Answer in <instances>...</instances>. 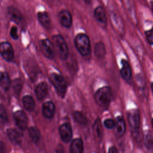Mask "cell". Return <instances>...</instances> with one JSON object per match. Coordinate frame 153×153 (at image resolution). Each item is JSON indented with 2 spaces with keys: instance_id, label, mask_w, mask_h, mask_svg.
Instances as JSON below:
<instances>
[{
  "instance_id": "obj_3",
  "label": "cell",
  "mask_w": 153,
  "mask_h": 153,
  "mask_svg": "<svg viewBox=\"0 0 153 153\" xmlns=\"http://www.w3.org/2000/svg\"><path fill=\"white\" fill-rule=\"evenodd\" d=\"M53 45L54 50H56L60 59L65 60L67 59L69 54L68 47L67 44L60 35H56L52 37Z\"/></svg>"
},
{
  "instance_id": "obj_10",
  "label": "cell",
  "mask_w": 153,
  "mask_h": 153,
  "mask_svg": "<svg viewBox=\"0 0 153 153\" xmlns=\"http://www.w3.org/2000/svg\"><path fill=\"white\" fill-rule=\"evenodd\" d=\"M58 19L61 25L65 27H69L72 25V16L68 10H61L58 14Z\"/></svg>"
},
{
  "instance_id": "obj_4",
  "label": "cell",
  "mask_w": 153,
  "mask_h": 153,
  "mask_svg": "<svg viewBox=\"0 0 153 153\" xmlns=\"http://www.w3.org/2000/svg\"><path fill=\"white\" fill-rule=\"evenodd\" d=\"M50 79L52 84L59 93L61 94L65 93L67 88V85L62 76L56 73H52L50 74Z\"/></svg>"
},
{
  "instance_id": "obj_7",
  "label": "cell",
  "mask_w": 153,
  "mask_h": 153,
  "mask_svg": "<svg viewBox=\"0 0 153 153\" xmlns=\"http://www.w3.org/2000/svg\"><path fill=\"white\" fill-rule=\"evenodd\" d=\"M14 121L17 127L22 130H25L27 127V117L26 114L22 111H16L13 114Z\"/></svg>"
},
{
  "instance_id": "obj_33",
  "label": "cell",
  "mask_w": 153,
  "mask_h": 153,
  "mask_svg": "<svg viewBox=\"0 0 153 153\" xmlns=\"http://www.w3.org/2000/svg\"><path fill=\"white\" fill-rule=\"evenodd\" d=\"M0 153H5V146L2 141H0Z\"/></svg>"
},
{
  "instance_id": "obj_12",
  "label": "cell",
  "mask_w": 153,
  "mask_h": 153,
  "mask_svg": "<svg viewBox=\"0 0 153 153\" xmlns=\"http://www.w3.org/2000/svg\"><path fill=\"white\" fill-rule=\"evenodd\" d=\"M42 112L46 118H51L55 112V106L52 102H46L42 106Z\"/></svg>"
},
{
  "instance_id": "obj_16",
  "label": "cell",
  "mask_w": 153,
  "mask_h": 153,
  "mask_svg": "<svg viewBox=\"0 0 153 153\" xmlns=\"http://www.w3.org/2000/svg\"><path fill=\"white\" fill-rule=\"evenodd\" d=\"M70 153H83V142L81 139L73 140L70 146Z\"/></svg>"
},
{
  "instance_id": "obj_9",
  "label": "cell",
  "mask_w": 153,
  "mask_h": 153,
  "mask_svg": "<svg viewBox=\"0 0 153 153\" xmlns=\"http://www.w3.org/2000/svg\"><path fill=\"white\" fill-rule=\"evenodd\" d=\"M59 133L62 140L66 143L69 142L72 136V131L69 123H64L59 127Z\"/></svg>"
},
{
  "instance_id": "obj_36",
  "label": "cell",
  "mask_w": 153,
  "mask_h": 153,
  "mask_svg": "<svg viewBox=\"0 0 153 153\" xmlns=\"http://www.w3.org/2000/svg\"><path fill=\"white\" fill-rule=\"evenodd\" d=\"M152 126H153V119L152 120Z\"/></svg>"
},
{
  "instance_id": "obj_15",
  "label": "cell",
  "mask_w": 153,
  "mask_h": 153,
  "mask_svg": "<svg viewBox=\"0 0 153 153\" xmlns=\"http://www.w3.org/2000/svg\"><path fill=\"white\" fill-rule=\"evenodd\" d=\"M121 64L122 68L121 69V75L125 80L128 81L130 79L131 77V69L130 66L127 60L125 59L121 60Z\"/></svg>"
},
{
  "instance_id": "obj_25",
  "label": "cell",
  "mask_w": 153,
  "mask_h": 153,
  "mask_svg": "<svg viewBox=\"0 0 153 153\" xmlns=\"http://www.w3.org/2000/svg\"><path fill=\"white\" fill-rule=\"evenodd\" d=\"M22 85H23L22 81L19 78L15 79L13 81L12 87H13V88L14 92L16 93V94L17 95L20 94V93L21 92V90H22Z\"/></svg>"
},
{
  "instance_id": "obj_30",
  "label": "cell",
  "mask_w": 153,
  "mask_h": 153,
  "mask_svg": "<svg viewBox=\"0 0 153 153\" xmlns=\"http://www.w3.org/2000/svg\"><path fill=\"white\" fill-rule=\"evenodd\" d=\"M145 36L148 42L150 44L153 45V27L145 32Z\"/></svg>"
},
{
  "instance_id": "obj_2",
  "label": "cell",
  "mask_w": 153,
  "mask_h": 153,
  "mask_svg": "<svg viewBox=\"0 0 153 153\" xmlns=\"http://www.w3.org/2000/svg\"><path fill=\"white\" fill-rule=\"evenodd\" d=\"M74 44L78 52L83 56L90 53L91 46L88 36L85 33H78L75 38Z\"/></svg>"
},
{
  "instance_id": "obj_26",
  "label": "cell",
  "mask_w": 153,
  "mask_h": 153,
  "mask_svg": "<svg viewBox=\"0 0 153 153\" xmlns=\"http://www.w3.org/2000/svg\"><path fill=\"white\" fill-rule=\"evenodd\" d=\"M94 133L97 137H101L102 134V126L99 119H97L94 124Z\"/></svg>"
},
{
  "instance_id": "obj_23",
  "label": "cell",
  "mask_w": 153,
  "mask_h": 153,
  "mask_svg": "<svg viewBox=\"0 0 153 153\" xmlns=\"http://www.w3.org/2000/svg\"><path fill=\"white\" fill-rule=\"evenodd\" d=\"M74 117L75 120L81 125H85L88 123V120L85 116L79 111H76L74 113Z\"/></svg>"
},
{
  "instance_id": "obj_31",
  "label": "cell",
  "mask_w": 153,
  "mask_h": 153,
  "mask_svg": "<svg viewBox=\"0 0 153 153\" xmlns=\"http://www.w3.org/2000/svg\"><path fill=\"white\" fill-rule=\"evenodd\" d=\"M10 35L14 39H17L18 38L17 34V28L16 26H13L10 29Z\"/></svg>"
},
{
  "instance_id": "obj_6",
  "label": "cell",
  "mask_w": 153,
  "mask_h": 153,
  "mask_svg": "<svg viewBox=\"0 0 153 153\" xmlns=\"http://www.w3.org/2000/svg\"><path fill=\"white\" fill-rule=\"evenodd\" d=\"M39 46L43 54L48 59H53L55 55L54 46L48 39H41L39 41Z\"/></svg>"
},
{
  "instance_id": "obj_1",
  "label": "cell",
  "mask_w": 153,
  "mask_h": 153,
  "mask_svg": "<svg viewBox=\"0 0 153 153\" xmlns=\"http://www.w3.org/2000/svg\"><path fill=\"white\" fill-rule=\"evenodd\" d=\"M112 98V90L109 86H105L97 90L94 94V100L97 105L102 107H107Z\"/></svg>"
},
{
  "instance_id": "obj_22",
  "label": "cell",
  "mask_w": 153,
  "mask_h": 153,
  "mask_svg": "<svg viewBox=\"0 0 153 153\" xmlns=\"http://www.w3.org/2000/svg\"><path fill=\"white\" fill-rule=\"evenodd\" d=\"M94 54L97 58H103L106 54V48L102 42H97L94 47Z\"/></svg>"
},
{
  "instance_id": "obj_24",
  "label": "cell",
  "mask_w": 153,
  "mask_h": 153,
  "mask_svg": "<svg viewBox=\"0 0 153 153\" xmlns=\"http://www.w3.org/2000/svg\"><path fill=\"white\" fill-rule=\"evenodd\" d=\"M29 136L33 142H36L40 137V133L39 130L34 127H30L29 128Z\"/></svg>"
},
{
  "instance_id": "obj_21",
  "label": "cell",
  "mask_w": 153,
  "mask_h": 153,
  "mask_svg": "<svg viewBox=\"0 0 153 153\" xmlns=\"http://www.w3.org/2000/svg\"><path fill=\"white\" fill-rule=\"evenodd\" d=\"M23 104L25 108L28 111H32L35 106V101L32 96L26 95L23 98Z\"/></svg>"
},
{
  "instance_id": "obj_32",
  "label": "cell",
  "mask_w": 153,
  "mask_h": 153,
  "mask_svg": "<svg viewBox=\"0 0 153 153\" xmlns=\"http://www.w3.org/2000/svg\"><path fill=\"white\" fill-rule=\"evenodd\" d=\"M108 153H118V151L115 146H111L109 148Z\"/></svg>"
},
{
  "instance_id": "obj_17",
  "label": "cell",
  "mask_w": 153,
  "mask_h": 153,
  "mask_svg": "<svg viewBox=\"0 0 153 153\" xmlns=\"http://www.w3.org/2000/svg\"><path fill=\"white\" fill-rule=\"evenodd\" d=\"M94 15L97 21L102 24L106 23V16L104 8L102 6L97 7L94 11Z\"/></svg>"
},
{
  "instance_id": "obj_29",
  "label": "cell",
  "mask_w": 153,
  "mask_h": 153,
  "mask_svg": "<svg viewBox=\"0 0 153 153\" xmlns=\"http://www.w3.org/2000/svg\"><path fill=\"white\" fill-rule=\"evenodd\" d=\"M103 125L108 129H112L115 127V121L111 118L106 119L103 121Z\"/></svg>"
},
{
  "instance_id": "obj_27",
  "label": "cell",
  "mask_w": 153,
  "mask_h": 153,
  "mask_svg": "<svg viewBox=\"0 0 153 153\" xmlns=\"http://www.w3.org/2000/svg\"><path fill=\"white\" fill-rule=\"evenodd\" d=\"M8 121L7 114L4 106L0 104V123H5Z\"/></svg>"
},
{
  "instance_id": "obj_19",
  "label": "cell",
  "mask_w": 153,
  "mask_h": 153,
  "mask_svg": "<svg viewBox=\"0 0 153 153\" xmlns=\"http://www.w3.org/2000/svg\"><path fill=\"white\" fill-rule=\"evenodd\" d=\"M38 18L40 23L46 29L51 27V20L48 14L46 12H39L38 13Z\"/></svg>"
},
{
  "instance_id": "obj_20",
  "label": "cell",
  "mask_w": 153,
  "mask_h": 153,
  "mask_svg": "<svg viewBox=\"0 0 153 153\" xmlns=\"http://www.w3.org/2000/svg\"><path fill=\"white\" fill-rule=\"evenodd\" d=\"M0 85L1 87L7 91L10 87V80L9 76L6 72H0Z\"/></svg>"
},
{
  "instance_id": "obj_8",
  "label": "cell",
  "mask_w": 153,
  "mask_h": 153,
  "mask_svg": "<svg viewBox=\"0 0 153 153\" xmlns=\"http://www.w3.org/2000/svg\"><path fill=\"white\" fill-rule=\"evenodd\" d=\"M0 54L5 60L11 61L14 56V51L11 45L8 42L0 43Z\"/></svg>"
},
{
  "instance_id": "obj_14",
  "label": "cell",
  "mask_w": 153,
  "mask_h": 153,
  "mask_svg": "<svg viewBox=\"0 0 153 153\" xmlns=\"http://www.w3.org/2000/svg\"><path fill=\"white\" fill-rule=\"evenodd\" d=\"M7 135L8 136L9 139L16 145L20 143L22 141V134L18 131L17 130L14 128H8L7 131Z\"/></svg>"
},
{
  "instance_id": "obj_11",
  "label": "cell",
  "mask_w": 153,
  "mask_h": 153,
  "mask_svg": "<svg viewBox=\"0 0 153 153\" xmlns=\"http://www.w3.org/2000/svg\"><path fill=\"white\" fill-rule=\"evenodd\" d=\"M114 131L116 135L118 137L122 136L126 131V123L123 117L119 116L117 117L115 121Z\"/></svg>"
},
{
  "instance_id": "obj_35",
  "label": "cell",
  "mask_w": 153,
  "mask_h": 153,
  "mask_svg": "<svg viewBox=\"0 0 153 153\" xmlns=\"http://www.w3.org/2000/svg\"><path fill=\"white\" fill-rule=\"evenodd\" d=\"M151 7H152V10H153V1H152L151 2Z\"/></svg>"
},
{
  "instance_id": "obj_13",
  "label": "cell",
  "mask_w": 153,
  "mask_h": 153,
  "mask_svg": "<svg viewBox=\"0 0 153 153\" xmlns=\"http://www.w3.org/2000/svg\"><path fill=\"white\" fill-rule=\"evenodd\" d=\"M35 93L36 97L39 100L44 99L48 93V85L45 82L39 83L35 87Z\"/></svg>"
},
{
  "instance_id": "obj_28",
  "label": "cell",
  "mask_w": 153,
  "mask_h": 153,
  "mask_svg": "<svg viewBox=\"0 0 153 153\" xmlns=\"http://www.w3.org/2000/svg\"><path fill=\"white\" fill-rule=\"evenodd\" d=\"M145 144L148 148H152L153 145V138L151 133L148 132L146 134L145 137Z\"/></svg>"
},
{
  "instance_id": "obj_5",
  "label": "cell",
  "mask_w": 153,
  "mask_h": 153,
  "mask_svg": "<svg viewBox=\"0 0 153 153\" xmlns=\"http://www.w3.org/2000/svg\"><path fill=\"white\" fill-rule=\"evenodd\" d=\"M128 121L133 130V131L135 133V135L137 136L138 134V130L140 124V117L139 113L137 110H131L128 112Z\"/></svg>"
},
{
  "instance_id": "obj_18",
  "label": "cell",
  "mask_w": 153,
  "mask_h": 153,
  "mask_svg": "<svg viewBox=\"0 0 153 153\" xmlns=\"http://www.w3.org/2000/svg\"><path fill=\"white\" fill-rule=\"evenodd\" d=\"M8 14L10 19L17 23H19L22 20V14L20 11L14 7H10L8 8Z\"/></svg>"
},
{
  "instance_id": "obj_34",
  "label": "cell",
  "mask_w": 153,
  "mask_h": 153,
  "mask_svg": "<svg viewBox=\"0 0 153 153\" xmlns=\"http://www.w3.org/2000/svg\"><path fill=\"white\" fill-rule=\"evenodd\" d=\"M151 89H152V92H153V82H152V83H151Z\"/></svg>"
}]
</instances>
